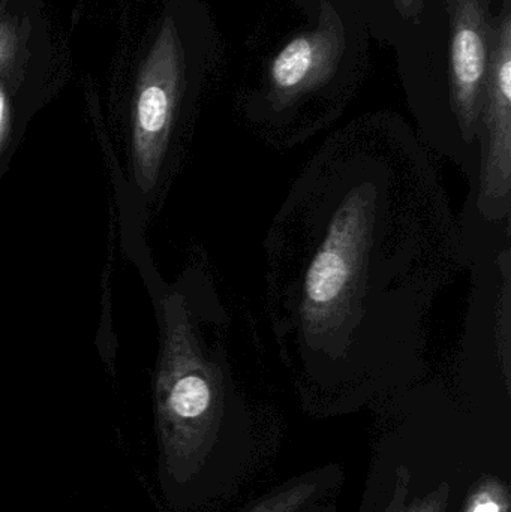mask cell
Returning a JSON list of instances; mask_svg holds the SVG:
<instances>
[{
	"label": "cell",
	"mask_w": 511,
	"mask_h": 512,
	"mask_svg": "<svg viewBox=\"0 0 511 512\" xmlns=\"http://www.w3.org/2000/svg\"><path fill=\"white\" fill-rule=\"evenodd\" d=\"M164 345L155 382L158 478L168 501L191 490L215 450L224 417L221 367L206 357L180 295L164 301Z\"/></svg>",
	"instance_id": "6da1fadb"
},
{
	"label": "cell",
	"mask_w": 511,
	"mask_h": 512,
	"mask_svg": "<svg viewBox=\"0 0 511 512\" xmlns=\"http://www.w3.org/2000/svg\"><path fill=\"white\" fill-rule=\"evenodd\" d=\"M185 60L173 18H167L138 80L132 119V156L144 194L158 182L183 90Z\"/></svg>",
	"instance_id": "7a4b0ae2"
},
{
	"label": "cell",
	"mask_w": 511,
	"mask_h": 512,
	"mask_svg": "<svg viewBox=\"0 0 511 512\" xmlns=\"http://www.w3.org/2000/svg\"><path fill=\"white\" fill-rule=\"evenodd\" d=\"M491 68L477 135L482 138V204L507 213L511 185V0L494 17Z\"/></svg>",
	"instance_id": "3957f363"
},
{
	"label": "cell",
	"mask_w": 511,
	"mask_h": 512,
	"mask_svg": "<svg viewBox=\"0 0 511 512\" xmlns=\"http://www.w3.org/2000/svg\"><path fill=\"white\" fill-rule=\"evenodd\" d=\"M450 104L465 138L477 135L494 51L491 0H447Z\"/></svg>",
	"instance_id": "277c9868"
},
{
	"label": "cell",
	"mask_w": 511,
	"mask_h": 512,
	"mask_svg": "<svg viewBox=\"0 0 511 512\" xmlns=\"http://www.w3.org/2000/svg\"><path fill=\"white\" fill-rule=\"evenodd\" d=\"M345 48L344 21L335 5L323 0L317 24L290 39L270 60L267 89L272 101L285 107L324 86L338 71Z\"/></svg>",
	"instance_id": "5b68a950"
},
{
	"label": "cell",
	"mask_w": 511,
	"mask_h": 512,
	"mask_svg": "<svg viewBox=\"0 0 511 512\" xmlns=\"http://www.w3.org/2000/svg\"><path fill=\"white\" fill-rule=\"evenodd\" d=\"M368 210L359 201H348L342 207L317 254L312 258L305 277V313L309 318L332 316L347 300L356 283L363 242L368 237Z\"/></svg>",
	"instance_id": "8992f818"
},
{
	"label": "cell",
	"mask_w": 511,
	"mask_h": 512,
	"mask_svg": "<svg viewBox=\"0 0 511 512\" xmlns=\"http://www.w3.org/2000/svg\"><path fill=\"white\" fill-rule=\"evenodd\" d=\"M411 472L407 466L396 469L392 498L384 512H446L449 507L452 487L447 481L437 489L410 501Z\"/></svg>",
	"instance_id": "52a82bcc"
},
{
	"label": "cell",
	"mask_w": 511,
	"mask_h": 512,
	"mask_svg": "<svg viewBox=\"0 0 511 512\" xmlns=\"http://www.w3.org/2000/svg\"><path fill=\"white\" fill-rule=\"evenodd\" d=\"M320 481L305 477L269 493L245 512H303L314 501Z\"/></svg>",
	"instance_id": "ba28073f"
},
{
	"label": "cell",
	"mask_w": 511,
	"mask_h": 512,
	"mask_svg": "<svg viewBox=\"0 0 511 512\" xmlns=\"http://www.w3.org/2000/svg\"><path fill=\"white\" fill-rule=\"evenodd\" d=\"M462 512H511L509 486L501 478L485 475L468 493Z\"/></svg>",
	"instance_id": "9c48e42d"
},
{
	"label": "cell",
	"mask_w": 511,
	"mask_h": 512,
	"mask_svg": "<svg viewBox=\"0 0 511 512\" xmlns=\"http://www.w3.org/2000/svg\"><path fill=\"white\" fill-rule=\"evenodd\" d=\"M392 3L405 20H417L425 8V0H392Z\"/></svg>",
	"instance_id": "30bf717a"
},
{
	"label": "cell",
	"mask_w": 511,
	"mask_h": 512,
	"mask_svg": "<svg viewBox=\"0 0 511 512\" xmlns=\"http://www.w3.org/2000/svg\"><path fill=\"white\" fill-rule=\"evenodd\" d=\"M9 129V102L5 90L0 86V152H2L3 144L8 137Z\"/></svg>",
	"instance_id": "8fae6325"
},
{
	"label": "cell",
	"mask_w": 511,
	"mask_h": 512,
	"mask_svg": "<svg viewBox=\"0 0 511 512\" xmlns=\"http://www.w3.org/2000/svg\"><path fill=\"white\" fill-rule=\"evenodd\" d=\"M2 47H0V62H2Z\"/></svg>",
	"instance_id": "7c38bea8"
}]
</instances>
